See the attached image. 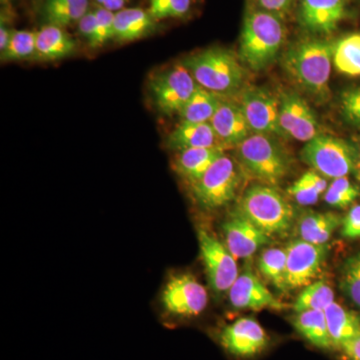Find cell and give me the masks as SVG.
I'll return each mask as SVG.
<instances>
[{"mask_svg": "<svg viewBox=\"0 0 360 360\" xmlns=\"http://www.w3.org/2000/svg\"><path fill=\"white\" fill-rule=\"evenodd\" d=\"M335 44L309 39L298 42L284 53L283 65L298 86L319 101H328Z\"/></svg>", "mask_w": 360, "mask_h": 360, "instance_id": "6da1fadb", "label": "cell"}, {"mask_svg": "<svg viewBox=\"0 0 360 360\" xmlns=\"http://www.w3.org/2000/svg\"><path fill=\"white\" fill-rule=\"evenodd\" d=\"M286 39L283 18L262 8L246 13L239 42V59L260 71L276 60Z\"/></svg>", "mask_w": 360, "mask_h": 360, "instance_id": "7a4b0ae2", "label": "cell"}, {"mask_svg": "<svg viewBox=\"0 0 360 360\" xmlns=\"http://www.w3.org/2000/svg\"><path fill=\"white\" fill-rule=\"evenodd\" d=\"M182 65L196 84L217 94L238 91L245 80V70L233 52L212 47L184 59Z\"/></svg>", "mask_w": 360, "mask_h": 360, "instance_id": "3957f363", "label": "cell"}, {"mask_svg": "<svg viewBox=\"0 0 360 360\" xmlns=\"http://www.w3.org/2000/svg\"><path fill=\"white\" fill-rule=\"evenodd\" d=\"M236 148L239 165L262 184L276 186L290 174V156L274 135L251 134Z\"/></svg>", "mask_w": 360, "mask_h": 360, "instance_id": "277c9868", "label": "cell"}, {"mask_svg": "<svg viewBox=\"0 0 360 360\" xmlns=\"http://www.w3.org/2000/svg\"><path fill=\"white\" fill-rule=\"evenodd\" d=\"M238 210L258 229L271 236H283L290 231L295 210L276 186L257 184L246 189Z\"/></svg>", "mask_w": 360, "mask_h": 360, "instance_id": "5b68a950", "label": "cell"}, {"mask_svg": "<svg viewBox=\"0 0 360 360\" xmlns=\"http://www.w3.org/2000/svg\"><path fill=\"white\" fill-rule=\"evenodd\" d=\"M300 158L314 172L333 179L347 176L356 165L354 148L347 141L330 135L319 134L307 142Z\"/></svg>", "mask_w": 360, "mask_h": 360, "instance_id": "8992f818", "label": "cell"}, {"mask_svg": "<svg viewBox=\"0 0 360 360\" xmlns=\"http://www.w3.org/2000/svg\"><path fill=\"white\" fill-rule=\"evenodd\" d=\"M240 165L225 155L193 186L196 202L205 210H217L234 200L241 182Z\"/></svg>", "mask_w": 360, "mask_h": 360, "instance_id": "52a82bcc", "label": "cell"}, {"mask_svg": "<svg viewBox=\"0 0 360 360\" xmlns=\"http://www.w3.org/2000/svg\"><path fill=\"white\" fill-rule=\"evenodd\" d=\"M198 86L193 75L182 63L155 75L150 82L151 96L156 108L167 115L179 113Z\"/></svg>", "mask_w": 360, "mask_h": 360, "instance_id": "ba28073f", "label": "cell"}, {"mask_svg": "<svg viewBox=\"0 0 360 360\" xmlns=\"http://www.w3.org/2000/svg\"><path fill=\"white\" fill-rule=\"evenodd\" d=\"M161 302L168 314L191 319L206 309L208 295L205 286L191 274H176L165 284Z\"/></svg>", "mask_w": 360, "mask_h": 360, "instance_id": "9c48e42d", "label": "cell"}, {"mask_svg": "<svg viewBox=\"0 0 360 360\" xmlns=\"http://www.w3.org/2000/svg\"><path fill=\"white\" fill-rule=\"evenodd\" d=\"M198 241L210 288L217 293L229 291L239 276L236 258L224 243L205 229L198 231Z\"/></svg>", "mask_w": 360, "mask_h": 360, "instance_id": "30bf717a", "label": "cell"}, {"mask_svg": "<svg viewBox=\"0 0 360 360\" xmlns=\"http://www.w3.org/2000/svg\"><path fill=\"white\" fill-rule=\"evenodd\" d=\"M252 134L284 137L279 120V98L269 90L251 86L243 90L238 101Z\"/></svg>", "mask_w": 360, "mask_h": 360, "instance_id": "8fae6325", "label": "cell"}, {"mask_svg": "<svg viewBox=\"0 0 360 360\" xmlns=\"http://www.w3.org/2000/svg\"><path fill=\"white\" fill-rule=\"evenodd\" d=\"M286 290L309 285L321 271L328 255V246L312 245L302 239L286 246Z\"/></svg>", "mask_w": 360, "mask_h": 360, "instance_id": "7c38bea8", "label": "cell"}, {"mask_svg": "<svg viewBox=\"0 0 360 360\" xmlns=\"http://www.w3.org/2000/svg\"><path fill=\"white\" fill-rule=\"evenodd\" d=\"M219 340L227 354L239 359L262 354L269 343L266 331L252 317H241L225 326L220 331Z\"/></svg>", "mask_w": 360, "mask_h": 360, "instance_id": "4fadbf2b", "label": "cell"}, {"mask_svg": "<svg viewBox=\"0 0 360 360\" xmlns=\"http://www.w3.org/2000/svg\"><path fill=\"white\" fill-rule=\"evenodd\" d=\"M279 103V120L284 137L309 142L319 135L316 115L303 97L286 91L281 94Z\"/></svg>", "mask_w": 360, "mask_h": 360, "instance_id": "5bb4252c", "label": "cell"}, {"mask_svg": "<svg viewBox=\"0 0 360 360\" xmlns=\"http://www.w3.org/2000/svg\"><path fill=\"white\" fill-rule=\"evenodd\" d=\"M298 21L312 34H330L347 16V0H300Z\"/></svg>", "mask_w": 360, "mask_h": 360, "instance_id": "9a60e30c", "label": "cell"}, {"mask_svg": "<svg viewBox=\"0 0 360 360\" xmlns=\"http://www.w3.org/2000/svg\"><path fill=\"white\" fill-rule=\"evenodd\" d=\"M225 246L236 259L248 258L270 241V236L236 210L222 224Z\"/></svg>", "mask_w": 360, "mask_h": 360, "instance_id": "2e32d148", "label": "cell"}, {"mask_svg": "<svg viewBox=\"0 0 360 360\" xmlns=\"http://www.w3.org/2000/svg\"><path fill=\"white\" fill-rule=\"evenodd\" d=\"M229 291V302L236 309L281 310L284 307L250 269L239 274Z\"/></svg>", "mask_w": 360, "mask_h": 360, "instance_id": "e0dca14e", "label": "cell"}, {"mask_svg": "<svg viewBox=\"0 0 360 360\" xmlns=\"http://www.w3.org/2000/svg\"><path fill=\"white\" fill-rule=\"evenodd\" d=\"M210 123L224 146H238L252 134L240 105L231 101L220 99Z\"/></svg>", "mask_w": 360, "mask_h": 360, "instance_id": "ac0fdd59", "label": "cell"}, {"mask_svg": "<svg viewBox=\"0 0 360 360\" xmlns=\"http://www.w3.org/2000/svg\"><path fill=\"white\" fill-rule=\"evenodd\" d=\"M167 146L176 151L193 148H225L210 122H180L176 129L168 135Z\"/></svg>", "mask_w": 360, "mask_h": 360, "instance_id": "d6986e66", "label": "cell"}, {"mask_svg": "<svg viewBox=\"0 0 360 360\" xmlns=\"http://www.w3.org/2000/svg\"><path fill=\"white\" fill-rule=\"evenodd\" d=\"M224 155V148H221L186 149L177 153L174 169L182 179L193 186Z\"/></svg>", "mask_w": 360, "mask_h": 360, "instance_id": "ffe728a7", "label": "cell"}, {"mask_svg": "<svg viewBox=\"0 0 360 360\" xmlns=\"http://www.w3.org/2000/svg\"><path fill=\"white\" fill-rule=\"evenodd\" d=\"M77 44L75 39L56 25H45L37 37V54L34 59L39 61H56L70 58L75 53Z\"/></svg>", "mask_w": 360, "mask_h": 360, "instance_id": "44dd1931", "label": "cell"}, {"mask_svg": "<svg viewBox=\"0 0 360 360\" xmlns=\"http://www.w3.org/2000/svg\"><path fill=\"white\" fill-rule=\"evenodd\" d=\"M155 28V18L143 9L125 8L115 13V39L118 41L141 39L153 32Z\"/></svg>", "mask_w": 360, "mask_h": 360, "instance_id": "7402d4cb", "label": "cell"}, {"mask_svg": "<svg viewBox=\"0 0 360 360\" xmlns=\"http://www.w3.org/2000/svg\"><path fill=\"white\" fill-rule=\"evenodd\" d=\"M333 347H343L360 335V317L354 312L333 302L324 310Z\"/></svg>", "mask_w": 360, "mask_h": 360, "instance_id": "603a6c76", "label": "cell"}, {"mask_svg": "<svg viewBox=\"0 0 360 360\" xmlns=\"http://www.w3.org/2000/svg\"><path fill=\"white\" fill-rule=\"evenodd\" d=\"M341 224L342 219L335 213L309 212L298 220V234L307 243L326 245Z\"/></svg>", "mask_w": 360, "mask_h": 360, "instance_id": "cb8c5ba5", "label": "cell"}, {"mask_svg": "<svg viewBox=\"0 0 360 360\" xmlns=\"http://www.w3.org/2000/svg\"><path fill=\"white\" fill-rule=\"evenodd\" d=\"M292 324L296 331L314 347L326 350L333 348L323 310L296 312Z\"/></svg>", "mask_w": 360, "mask_h": 360, "instance_id": "d4e9b609", "label": "cell"}, {"mask_svg": "<svg viewBox=\"0 0 360 360\" xmlns=\"http://www.w3.org/2000/svg\"><path fill=\"white\" fill-rule=\"evenodd\" d=\"M219 103V94L198 85L193 96L179 112L181 122H210Z\"/></svg>", "mask_w": 360, "mask_h": 360, "instance_id": "484cf974", "label": "cell"}, {"mask_svg": "<svg viewBox=\"0 0 360 360\" xmlns=\"http://www.w3.org/2000/svg\"><path fill=\"white\" fill-rule=\"evenodd\" d=\"M333 65L348 77H360V33H352L335 44Z\"/></svg>", "mask_w": 360, "mask_h": 360, "instance_id": "4316f807", "label": "cell"}, {"mask_svg": "<svg viewBox=\"0 0 360 360\" xmlns=\"http://www.w3.org/2000/svg\"><path fill=\"white\" fill-rule=\"evenodd\" d=\"M328 184L324 176L314 170L305 172L300 179L288 188V193L295 198L300 205L309 206L315 205L326 193Z\"/></svg>", "mask_w": 360, "mask_h": 360, "instance_id": "83f0119b", "label": "cell"}, {"mask_svg": "<svg viewBox=\"0 0 360 360\" xmlns=\"http://www.w3.org/2000/svg\"><path fill=\"white\" fill-rule=\"evenodd\" d=\"M335 302V292L333 288L324 281H316L305 286L296 298L293 309L295 312L307 310H326L331 303Z\"/></svg>", "mask_w": 360, "mask_h": 360, "instance_id": "f1b7e54d", "label": "cell"}, {"mask_svg": "<svg viewBox=\"0 0 360 360\" xmlns=\"http://www.w3.org/2000/svg\"><path fill=\"white\" fill-rule=\"evenodd\" d=\"M258 269L265 278L276 286L278 290L285 291L286 250L281 248H269L262 251L258 258Z\"/></svg>", "mask_w": 360, "mask_h": 360, "instance_id": "f546056e", "label": "cell"}, {"mask_svg": "<svg viewBox=\"0 0 360 360\" xmlns=\"http://www.w3.org/2000/svg\"><path fill=\"white\" fill-rule=\"evenodd\" d=\"M89 11V0H77L59 6H44L42 15L47 25L65 28L78 23Z\"/></svg>", "mask_w": 360, "mask_h": 360, "instance_id": "4dcf8cb0", "label": "cell"}, {"mask_svg": "<svg viewBox=\"0 0 360 360\" xmlns=\"http://www.w3.org/2000/svg\"><path fill=\"white\" fill-rule=\"evenodd\" d=\"M37 32L18 30L13 32L6 49L0 53L2 63L27 60L37 54Z\"/></svg>", "mask_w": 360, "mask_h": 360, "instance_id": "1f68e13d", "label": "cell"}, {"mask_svg": "<svg viewBox=\"0 0 360 360\" xmlns=\"http://www.w3.org/2000/svg\"><path fill=\"white\" fill-rule=\"evenodd\" d=\"M340 288L348 300L360 309V252L348 257L343 264Z\"/></svg>", "mask_w": 360, "mask_h": 360, "instance_id": "d6a6232c", "label": "cell"}, {"mask_svg": "<svg viewBox=\"0 0 360 360\" xmlns=\"http://www.w3.org/2000/svg\"><path fill=\"white\" fill-rule=\"evenodd\" d=\"M359 194V187L355 186L347 176L340 177L329 184L324 193V200L333 207L345 208L352 205Z\"/></svg>", "mask_w": 360, "mask_h": 360, "instance_id": "836d02e7", "label": "cell"}, {"mask_svg": "<svg viewBox=\"0 0 360 360\" xmlns=\"http://www.w3.org/2000/svg\"><path fill=\"white\" fill-rule=\"evenodd\" d=\"M191 0H149L148 13L155 21L179 18L191 9Z\"/></svg>", "mask_w": 360, "mask_h": 360, "instance_id": "e575fe53", "label": "cell"}, {"mask_svg": "<svg viewBox=\"0 0 360 360\" xmlns=\"http://www.w3.org/2000/svg\"><path fill=\"white\" fill-rule=\"evenodd\" d=\"M96 34L91 44H89L91 49H99L110 39H115V13L103 7H99L96 9Z\"/></svg>", "mask_w": 360, "mask_h": 360, "instance_id": "d590c367", "label": "cell"}, {"mask_svg": "<svg viewBox=\"0 0 360 360\" xmlns=\"http://www.w3.org/2000/svg\"><path fill=\"white\" fill-rule=\"evenodd\" d=\"M340 108L348 122L360 127V87L345 90L340 96Z\"/></svg>", "mask_w": 360, "mask_h": 360, "instance_id": "8d00e7d4", "label": "cell"}, {"mask_svg": "<svg viewBox=\"0 0 360 360\" xmlns=\"http://www.w3.org/2000/svg\"><path fill=\"white\" fill-rule=\"evenodd\" d=\"M341 234L345 238L355 239L360 238V205H355L342 219Z\"/></svg>", "mask_w": 360, "mask_h": 360, "instance_id": "74e56055", "label": "cell"}, {"mask_svg": "<svg viewBox=\"0 0 360 360\" xmlns=\"http://www.w3.org/2000/svg\"><path fill=\"white\" fill-rule=\"evenodd\" d=\"M257 1L259 8L284 18V16L290 13L295 0H257Z\"/></svg>", "mask_w": 360, "mask_h": 360, "instance_id": "f35d334b", "label": "cell"}, {"mask_svg": "<svg viewBox=\"0 0 360 360\" xmlns=\"http://www.w3.org/2000/svg\"><path fill=\"white\" fill-rule=\"evenodd\" d=\"M96 11H87L82 16V20L78 21V30L80 35L87 40L89 44H91L96 34Z\"/></svg>", "mask_w": 360, "mask_h": 360, "instance_id": "ab89813d", "label": "cell"}, {"mask_svg": "<svg viewBox=\"0 0 360 360\" xmlns=\"http://www.w3.org/2000/svg\"><path fill=\"white\" fill-rule=\"evenodd\" d=\"M348 360H360V335L341 347Z\"/></svg>", "mask_w": 360, "mask_h": 360, "instance_id": "60d3db41", "label": "cell"}, {"mask_svg": "<svg viewBox=\"0 0 360 360\" xmlns=\"http://www.w3.org/2000/svg\"><path fill=\"white\" fill-rule=\"evenodd\" d=\"M13 32L6 25H4V23H1V26H0V52L6 49L9 41H11Z\"/></svg>", "mask_w": 360, "mask_h": 360, "instance_id": "b9f144b4", "label": "cell"}, {"mask_svg": "<svg viewBox=\"0 0 360 360\" xmlns=\"http://www.w3.org/2000/svg\"><path fill=\"white\" fill-rule=\"evenodd\" d=\"M129 1V0H106V1L104 2L103 6L101 7L115 13V11H122L125 4Z\"/></svg>", "mask_w": 360, "mask_h": 360, "instance_id": "7bdbcfd3", "label": "cell"}, {"mask_svg": "<svg viewBox=\"0 0 360 360\" xmlns=\"http://www.w3.org/2000/svg\"><path fill=\"white\" fill-rule=\"evenodd\" d=\"M77 1V0H46L44 6H59V4H68V2Z\"/></svg>", "mask_w": 360, "mask_h": 360, "instance_id": "ee69618b", "label": "cell"}, {"mask_svg": "<svg viewBox=\"0 0 360 360\" xmlns=\"http://www.w3.org/2000/svg\"><path fill=\"white\" fill-rule=\"evenodd\" d=\"M96 1L97 2V4H99V6H103L104 4V2H105L106 0H96Z\"/></svg>", "mask_w": 360, "mask_h": 360, "instance_id": "f6af8a7d", "label": "cell"}, {"mask_svg": "<svg viewBox=\"0 0 360 360\" xmlns=\"http://www.w3.org/2000/svg\"><path fill=\"white\" fill-rule=\"evenodd\" d=\"M0 1H1L2 4H8V2H11V0H0Z\"/></svg>", "mask_w": 360, "mask_h": 360, "instance_id": "bcb514c9", "label": "cell"}]
</instances>
